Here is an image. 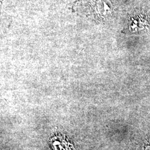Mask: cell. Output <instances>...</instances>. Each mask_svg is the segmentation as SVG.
Here are the masks:
<instances>
[{
	"mask_svg": "<svg viewBox=\"0 0 150 150\" xmlns=\"http://www.w3.org/2000/svg\"><path fill=\"white\" fill-rule=\"evenodd\" d=\"M145 150H150V146H148L146 147V149H145Z\"/></svg>",
	"mask_w": 150,
	"mask_h": 150,
	"instance_id": "1",
	"label": "cell"
}]
</instances>
